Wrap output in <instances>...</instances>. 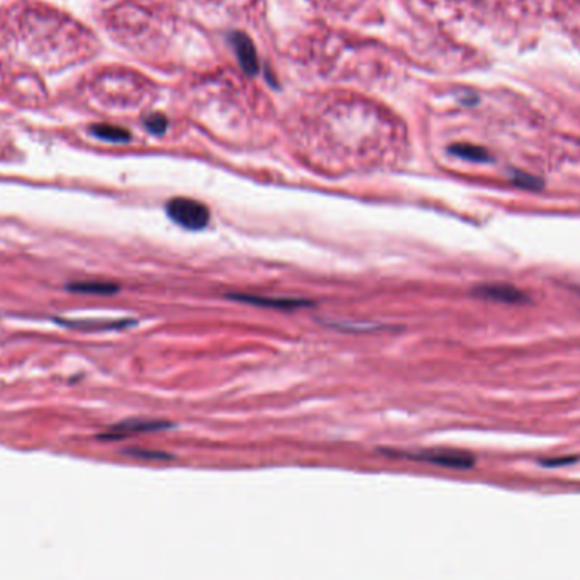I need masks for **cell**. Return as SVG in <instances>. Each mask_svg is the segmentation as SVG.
Returning <instances> with one entry per match:
<instances>
[{"label": "cell", "instance_id": "obj_1", "mask_svg": "<svg viewBox=\"0 0 580 580\" xmlns=\"http://www.w3.org/2000/svg\"><path fill=\"white\" fill-rule=\"evenodd\" d=\"M167 214L175 224L191 229V231L207 228L209 221H211V211L207 205L195 199H188V197H174L167 204Z\"/></svg>", "mask_w": 580, "mask_h": 580}, {"label": "cell", "instance_id": "obj_6", "mask_svg": "<svg viewBox=\"0 0 580 580\" xmlns=\"http://www.w3.org/2000/svg\"><path fill=\"white\" fill-rule=\"evenodd\" d=\"M231 41L234 49H236L241 68L246 73H250V75H254L258 72V55L252 39L246 34H243V32H234V34H231Z\"/></svg>", "mask_w": 580, "mask_h": 580}, {"label": "cell", "instance_id": "obj_12", "mask_svg": "<svg viewBox=\"0 0 580 580\" xmlns=\"http://www.w3.org/2000/svg\"><path fill=\"white\" fill-rule=\"evenodd\" d=\"M133 455H138L139 458H150V460H170L172 456L167 453H160V451H133Z\"/></svg>", "mask_w": 580, "mask_h": 580}, {"label": "cell", "instance_id": "obj_8", "mask_svg": "<svg viewBox=\"0 0 580 580\" xmlns=\"http://www.w3.org/2000/svg\"><path fill=\"white\" fill-rule=\"evenodd\" d=\"M451 155L456 156V158L467 160V162H474V163H487L491 162V153L482 146L477 145H468V143H458V145H453L448 148Z\"/></svg>", "mask_w": 580, "mask_h": 580}, {"label": "cell", "instance_id": "obj_10", "mask_svg": "<svg viewBox=\"0 0 580 580\" xmlns=\"http://www.w3.org/2000/svg\"><path fill=\"white\" fill-rule=\"evenodd\" d=\"M511 182L521 188H528V191H538V188L543 187V182L538 176H533L521 170L511 172Z\"/></svg>", "mask_w": 580, "mask_h": 580}, {"label": "cell", "instance_id": "obj_11", "mask_svg": "<svg viewBox=\"0 0 580 580\" xmlns=\"http://www.w3.org/2000/svg\"><path fill=\"white\" fill-rule=\"evenodd\" d=\"M145 126L151 134H163L168 127V121L162 114H153L145 119Z\"/></svg>", "mask_w": 580, "mask_h": 580}, {"label": "cell", "instance_id": "obj_4", "mask_svg": "<svg viewBox=\"0 0 580 580\" xmlns=\"http://www.w3.org/2000/svg\"><path fill=\"white\" fill-rule=\"evenodd\" d=\"M228 297H231L234 300H240V302L252 304V306L270 307V309H283V311L300 309V307L312 306L311 302H307V300H302V299H281V297H266V295H253V294H229Z\"/></svg>", "mask_w": 580, "mask_h": 580}, {"label": "cell", "instance_id": "obj_7", "mask_svg": "<svg viewBox=\"0 0 580 580\" xmlns=\"http://www.w3.org/2000/svg\"><path fill=\"white\" fill-rule=\"evenodd\" d=\"M70 292L77 294H90V295H112L119 292V285L112 282H101V281H87V282H70L67 285Z\"/></svg>", "mask_w": 580, "mask_h": 580}, {"label": "cell", "instance_id": "obj_3", "mask_svg": "<svg viewBox=\"0 0 580 580\" xmlns=\"http://www.w3.org/2000/svg\"><path fill=\"white\" fill-rule=\"evenodd\" d=\"M474 295L494 302L509 304V306H524L529 302V297L521 289L511 285V283H484L474 289Z\"/></svg>", "mask_w": 580, "mask_h": 580}, {"label": "cell", "instance_id": "obj_9", "mask_svg": "<svg viewBox=\"0 0 580 580\" xmlns=\"http://www.w3.org/2000/svg\"><path fill=\"white\" fill-rule=\"evenodd\" d=\"M90 133L102 141L109 143H127L131 139V133L124 127L112 126V124H96L90 127Z\"/></svg>", "mask_w": 580, "mask_h": 580}, {"label": "cell", "instance_id": "obj_5", "mask_svg": "<svg viewBox=\"0 0 580 580\" xmlns=\"http://www.w3.org/2000/svg\"><path fill=\"white\" fill-rule=\"evenodd\" d=\"M170 427V423L167 421H151V419H131V421L121 423V425H116L110 431H107L105 434H102V438L107 439H121L126 438V436L136 434V433H148V431H160V430H167Z\"/></svg>", "mask_w": 580, "mask_h": 580}, {"label": "cell", "instance_id": "obj_2", "mask_svg": "<svg viewBox=\"0 0 580 580\" xmlns=\"http://www.w3.org/2000/svg\"><path fill=\"white\" fill-rule=\"evenodd\" d=\"M397 456H407L411 460H418V462H426L438 465V467L445 468H472L475 463V458L467 451L460 450H448V448H434V450L419 451V453H396Z\"/></svg>", "mask_w": 580, "mask_h": 580}]
</instances>
